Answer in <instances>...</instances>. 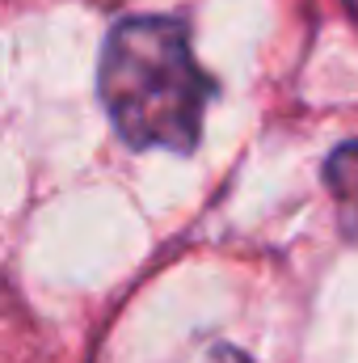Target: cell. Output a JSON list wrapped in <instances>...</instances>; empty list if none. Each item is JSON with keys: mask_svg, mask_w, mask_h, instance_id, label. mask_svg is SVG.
I'll use <instances>...</instances> for the list:
<instances>
[{"mask_svg": "<svg viewBox=\"0 0 358 363\" xmlns=\"http://www.w3.org/2000/svg\"><path fill=\"white\" fill-rule=\"evenodd\" d=\"M97 89L131 148L190 152L211 101V77L194 64L190 34L173 17H131L110 30Z\"/></svg>", "mask_w": 358, "mask_h": 363, "instance_id": "6da1fadb", "label": "cell"}, {"mask_svg": "<svg viewBox=\"0 0 358 363\" xmlns=\"http://www.w3.org/2000/svg\"><path fill=\"white\" fill-rule=\"evenodd\" d=\"M325 186L337 199V216L346 233H358V140L337 144L325 161Z\"/></svg>", "mask_w": 358, "mask_h": 363, "instance_id": "7a4b0ae2", "label": "cell"}, {"mask_svg": "<svg viewBox=\"0 0 358 363\" xmlns=\"http://www.w3.org/2000/svg\"><path fill=\"white\" fill-rule=\"evenodd\" d=\"M202 363H253V359H245V355H241V351H232V347H215Z\"/></svg>", "mask_w": 358, "mask_h": 363, "instance_id": "3957f363", "label": "cell"}, {"mask_svg": "<svg viewBox=\"0 0 358 363\" xmlns=\"http://www.w3.org/2000/svg\"><path fill=\"white\" fill-rule=\"evenodd\" d=\"M346 4H350V13H354V17H358V0H346Z\"/></svg>", "mask_w": 358, "mask_h": 363, "instance_id": "277c9868", "label": "cell"}]
</instances>
